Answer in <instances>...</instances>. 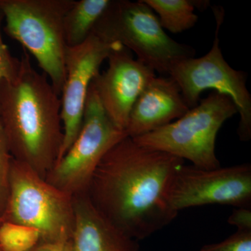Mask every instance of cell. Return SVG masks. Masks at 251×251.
Segmentation results:
<instances>
[{
    "label": "cell",
    "mask_w": 251,
    "mask_h": 251,
    "mask_svg": "<svg viewBox=\"0 0 251 251\" xmlns=\"http://www.w3.org/2000/svg\"><path fill=\"white\" fill-rule=\"evenodd\" d=\"M184 162L126 136L103 157L86 194L117 228L143 240L177 216L170 196L175 175Z\"/></svg>",
    "instance_id": "obj_1"
},
{
    "label": "cell",
    "mask_w": 251,
    "mask_h": 251,
    "mask_svg": "<svg viewBox=\"0 0 251 251\" xmlns=\"http://www.w3.org/2000/svg\"><path fill=\"white\" fill-rule=\"evenodd\" d=\"M59 97L49 77L31 66L25 50L16 75L0 82V117L11 156L44 179L64 138Z\"/></svg>",
    "instance_id": "obj_2"
},
{
    "label": "cell",
    "mask_w": 251,
    "mask_h": 251,
    "mask_svg": "<svg viewBox=\"0 0 251 251\" xmlns=\"http://www.w3.org/2000/svg\"><path fill=\"white\" fill-rule=\"evenodd\" d=\"M75 0H0L4 30L29 51L59 96L66 79L64 16Z\"/></svg>",
    "instance_id": "obj_3"
},
{
    "label": "cell",
    "mask_w": 251,
    "mask_h": 251,
    "mask_svg": "<svg viewBox=\"0 0 251 251\" xmlns=\"http://www.w3.org/2000/svg\"><path fill=\"white\" fill-rule=\"evenodd\" d=\"M92 34L133 51L137 59L163 75H168L178 61L195 55L192 47L168 36L156 14L143 0H111Z\"/></svg>",
    "instance_id": "obj_4"
},
{
    "label": "cell",
    "mask_w": 251,
    "mask_h": 251,
    "mask_svg": "<svg viewBox=\"0 0 251 251\" xmlns=\"http://www.w3.org/2000/svg\"><path fill=\"white\" fill-rule=\"evenodd\" d=\"M9 183L7 201L0 223L36 229L40 234V243L70 242L75 223L73 196L14 158Z\"/></svg>",
    "instance_id": "obj_5"
},
{
    "label": "cell",
    "mask_w": 251,
    "mask_h": 251,
    "mask_svg": "<svg viewBox=\"0 0 251 251\" xmlns=\"http://www.w3.org/2000/svg\"><path fill=\"white\" fill-rule=\"evenodd\" d=\"M238 114L233 100L213 92L178 120L133 138L145 148L188 160L192 166L211 170L221 167L216 156L218 133L225 122Z\"/></svg>",
    "instance_id": "obj_6"
},
{
    "label": "cell",
    "mask_w": 251,
    "mask_h": 251,
    "mask_svg": "<svg viewBox=\"0 0 251 251\" xmlns=\"http://www.w3.org/2000/svg\"><path fill=\"white\" fill-rule=\"evenodd\" d=\"M126 136V132L109 117L91 84L76 139L49 172L45 179L73 197L86 194L94 172L103 157Z\"/></svg>",
    "instance_id": "obj_7"
},
{
    "label": "cell",
    "mask_w": 251,
    "mask_h": 251,
    "mask_svg": "<svg viewBox=\"0 0 251 251\" xmlns=\"http://www.w3.org/2000/svg\"><path fill=\"white\" fill-rule=\"evenodd\" d=\"M214 14L216 34L210 50L198 58L190 57L178 61L172 67L168 76L179 86L190 109L199 103L201 94L206 90H214L229 97L239 115V139L247 142L251 138V95L247 87V74L231 67L225 59L219 39L224 13L219 9Z\"/></svg>",
    "instance_id": "obj_8"
},
{
    "label": "cell",
    "mask_w": 251,
    "mask_h": 251,
    "mask_svg": "<svg viewBox=\"0 0 251 251\" xmlns=\"http://www.w3.org/2000/svg\"><path fill=\"white\" fill-rule=\"evenodd\" d=\"M170 201L177 213L209 204L251 207V164L211 170L184 164L175 175Z\"/></svg>",
    "instance_id": "obj_9"
},
{
    "label": "cell",
    "mask_w": 251,
    "mask_h": 251,
    "mask_svg": "<svg viewBox=\"0 0 251 251\" xmlns=\"http://www.w3.org/2000/svg\"><path fill=\"white\" fill-rule=\"evenodd\" d=\"M120 46H122L106 42L92 34L80 45L67 47L66 79L60 95L64 138L57 162L69 151L80 132L92 81L100 73L104 61Z\"/></svg>",
    "instance_id": "obj_10"
},
{
    "label": "cell",
    "mask_w": 251,
    "mask_h": 251,
    "mask_svg": "<svg viewBox=\"0 0 251 251\" xmlns=\"http://www.w3.org/2000/svg\"><path fill=\"white\" fill-rule=\"evenodd\" d=\"M108 60V69L99 73L92 84L109 117L126 131L135 101L156 76V72L133 58L123 46L114 49Z\"/></svg>",
    "instance_id": "obj_11"
},
{
    "label": "cell",
    "mask_w": 251,
    "mask_h": 251,
    "mask_svg": "<svg viewBox=\"0 0 251 251\" xmlns=\"http://www.w3.org/2000/svg\"><path fill=\"white\" fill-rule=\"evenodd\" d=\"M190 110L171 76L155 77L130 112L126 132L130 138L147 134L184 116Z\"/></svg>",
    "instance_id": "obj_12"
},
{
    "label": "cell",
    "mask_w": 251,
    "mask_h": 251,
    "mask_svg": "<svg viewBox=\"0 0 251 251\" xmlns=\"http://www.w3.org/2000/svg\"><path fill=\"white\" fill-rule=\"evenodd\" d=\"M75 223L71 251H138V241L111 224L87 194L74 197Z\"/></svg>",
    "instance_id": "obj_13"
},
{
    "label": "cell",
    "mask_w": 251,
    "mask_h": 251,
    "mask_svg": "<svg viewBox=\"0 0 251 251\" xmlns=\"http://www.w3.org/2000/svg\"><path fill=\"white\" fill-rule=\"evenodd\" d=\"M111 0H75L64 18V38L68 47L80 45L92 34L94 26Z\"/></svg>",
    "instance_id": "obj_14"
},
{
    "label": "cell",
    "mask_w": 251,
    "mask_h": 251,
    "mask_svg": "<svg viewBox=\"0 0 251 251\" xmlns=\"http://www.w3.org/2000/svg\"><path fill=\"white\" fill-rule=\"evenodd\" d=\"M159 20L162 27L178 34L194 27L198 21L196 9H206L209 1L194 0H143Z\"/></svg>",
    "instance_id": "obj_15"
},
{
    "label": "cell",
    "mask_w": 251,
    "mask_h": 251,
    "mask_svg": "<svg viewBox=\"0 0 251 251\" xmlns=\"http://www.w3.org/2000/svg\"><path fill=\"white\" fill-rule=\"evenodd\" d=\"M40 242V234L36 229L13 223H0L1 251H31Z\"/></svg>",
    "instance_id": "obj_16"
},
{
    "label": "cell",
    "mask_w": 251,
    "mask_h": 251,
    "mask_svg": "<svg viewBox=\"0 0 251 251\" xmlns=\"http://www.w3.org/2000/svg\"><path fill=\"white\" fill-rule=\"evenodd\" d=\"M12 159L0 117V218L4 212L9 194L10 169Z\"/></svg>",
    "instance_id": "obj_17"
},
{
    "label": "cell",
    "mask_w": 251,
    "mask_h": 251,
    "mask_svg": "<svg viewBox=\"0 0 251 251\" xmlns=\"http://www.w3.org/2000/svg\"><path fill=\"white\" fill-rule=\"evenodd\" d=\"M200 251H251V231L237 230L222 242L203 246Z\"/></svg>",
    "instance_id": "obj_18"
},
{
    "label": "cell",
    "mask_w": 251,
    "mask_h": 251,
    "mask_svg": "<svg viewBox=\"0 0 251 251\" xmlns=\"http://www.w3.org/2000/svg\"><path fill=\"white\" fill-rule=\"evenodd\" d=\"M2 20H4V16L0 10V82L14 77L17 74L20 66V59L15 58L11 55L1 37V25Z\"/></svg>",
    "instance_id": "obj_19"
},
{
    "label": "cell",
    "mask_w": 251,
    "mask_h": 251,
    "mask_svg": "<svg viewBox=\"0 0 251 251\" xmlns=\"http://www.w3.org/2000/svg\"><path fill=\"white\" fill-rule=\"evenodd\" d=\"M228 223L237 230L251 231V207H236L228 219Z\"/></svg>",
    "instance_id": "obj_20"
},
{
    "label": "cell",
    "mask_w": 251,
    "mask_h": 251,
    "mask_svg": "<svg viewBox=\"0 0 251 251\" xmlns=\"http://www.w3.org/2000/svg\"><path fill=\"white\" fill-rule=\"evenodd\" d=\"M31 251H71V244L70 242L40 243Z\"/></svg>",
    "instance_id": "obj_21"
},
{
    "label": "cell",
    "mask_w": 251,
    "mask_h": 251,
    "mask_svg": "<svg viewBox=\"0 0 251 251\" xmlns=\"http://www.w3.org/2000/svg\"><path fill=\"white\" fill-rule=\"evenodd\" d=\"M0 251H1V249H0Z\"/></svg>",
    "instance_id": "obj_22"
}]
</instances>
